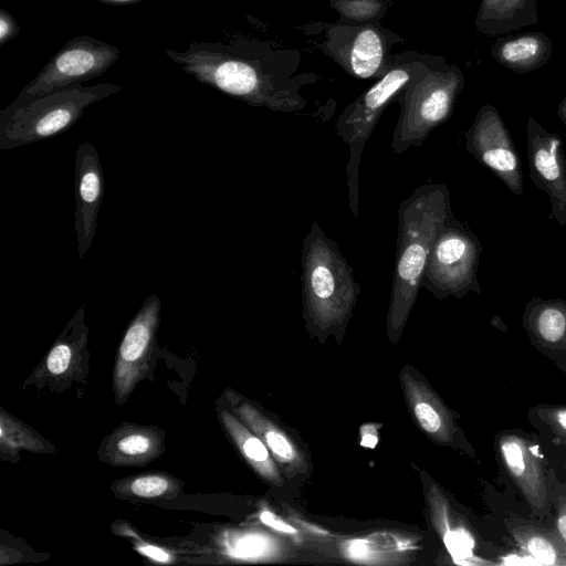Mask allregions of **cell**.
I'll return each mask as SVG.
<instances>
[{
  "instance_id": "1",
  "label": "cell",
  "mask_w": 566,
  "mask_h": 566,
  "mask_svg": "<svg viewBox=\"0 0 566 566\" xmlns=\"http://www.w3.org/2000/svg\"><path fill=\"white\" fill-rule=\"evenodd\" d=\"M166 55L201 84L251 106L294 113L305 108L303 86L318 80L298 73V50L274 49L270 43L234 38L229 41H192L186 51L166 49Z\"/></svg>"
},
{
  "instance_id": "2",
  "label": "cell",
  "mask_w": 566,
  "mask_h": 566,
  "mask_svg": "<svg viewBox=\"0 0 566 566\" xmlns=\"http://www.w3.org/2000/svg\"><path fill=\"white\" fill-rule=\"evenodd\" d=\"M453 217L450 190L444 184L416 188L398 208V235L388 327L401 331L418 293L433 243Z\"/></svg>"
},
{
  "instance_id": "3",
  "label": "cell",
  "mask_w": 566,
  "mask_h": 566,
  "mask_svg": "<svg viewBox=\"0 0 566 566\" xmlns=\"http://www.w3.org/2000/svg\"><path fill=\"white\" fill-rule=\"evenodd\" d=\"M302 302L314 329H340L353 313L360 285L337 243L314 221L302 244Z\"/></svg>"
},
{
  "instance_id": "4",
  "label": "cell",
  "mask_w": 566,
  "mask_h": 566,
  "mask_svg": "<svg viewBox=\"0 0 566 566\" xmlns=\"http://www.w3.org/2000/svg\"><path fill=\"white\" fill-rule=\"evenodd\" d=\"M439 55L409 50L394 54L392 64L386 74L367 91L345 107L335 128L338 137L348 147L346 165L348 206L355 220L358 219L359 165L364 147L387 106L419 74L432 65Z\"/></svg>"
},
{
  "instance_id": "5",
  "label": "cell",
  "mask_w": 566,
  "mask_h": 566,
  "mask_svg": "<svg viewBox=\"0 0 566 566\" xmlns=\"http://www.w3.org/2000/svg\"><path fill=\"white\" fill-rule=\"evenodd\" d=\"M122 90L102 82L75 84L42 95L14 99L0 112V150L28 146L71 128L84 111Z\"/></svg>"
},
{
  "instance_id": "6",
  "label": "cell",
  "mask_w": 566,
  "mask_h": 566,
  "mask_svg": "<svg viewBox=\"0 0 566 566\" xmlns=\"http://www.w3.org/2000/svg\"><path fill=\"white\" fill-rule=\"evenodd\" d=\"M464 74L442 56L417 75L399 94L400 115L392 134L391 148L397 155L423 144L430 133L453 114L464 87Z\"/></svg>"
},
{
  "instance_id": "7",
  "label": "cell",
  "mask_w": 566,
  "mask_h": 566,
  "mask_svg": "<svg viewBox=\"0 0 566 566\" xmlns=\"http://www.w3.org/2000/svg\"><path fill=\"white\" fill-rule=\"evenodd\" d=\"M324 27L323 39L316 48L345 73L359 80L382 77L392 64L391 49L405 42L380 21L357 22L340 17Z\"/></svg>"
},
{
  "instance_id": "8",
  "label": "cell",
  "mask_w": 566,
  "mask_h": 566,
  "mask_svg": "<svg viewBox=\"0 0 566 566\" xmlns=\"http://www.w3.org/2000/svg\"><path fill=\"white\" fill-rule=\"evenodd\" d=\"M481 252L476 235L452 217L433 243L421 287L439 300L461 298L469 292L481 294L478 280Z\"/></svg>"
},
{
  "instance_id": "9",
  "label": "cell",
  "mask_w": 566,
  "mask_h": 566,
  "mask_svg": "<svg viewBox=\"0 0 566 566\" xmlns=\"http://www.w3.org/2000/svg\"><path fill=\"white\" fill-rule=\"evenodd\" d=\"M119 59L117 46L92 35L67 41L18 94L17 99L82 84L104 74Z\"/></svg>"
},
{
  "instance_id": "10",
  "label": "cell",
  "mask_w": 566,
  "mask_h": 566,
  "mask_svg": "<svg viewBox=\"0 0 566 566\" xmlns=\"http://www.w3.org/2000/svg\"><path fill=\"white\" fill-rule=\"evenodd\" d=\"M464 137L467 150L512 193L522 196L524 180L521 159L497 109L491 104L482 105Z\"/></svg>"
},
{
  "instance_id": "11",
  "label": "cell",
  "mask_w": 566,
  "mask_h": 566,
  "mask_svg": "<svg viewBox=\"0 0 566 566\" xmlns=\"http://www.w3.org/2000/svg\"><path fill=\"white\" fill-rule=\"evenodd\" d=\"M530 177L551 201V219L566 226V158L560 136L546 130L535 118L526 123Z\"/></svg>"
},
{
  "instance_id": "12",
  "label": "cell",
  "mask_w": 566,
  "mask_h": 566,
  "mask_svg": "<svg viewBox=\"0 0 566 566\" xmlns=\"http://www.w3.org/2000/svg\"><path fill=\"white\" fill-rule=\"evenodd\" d=\"M74 172V229L78 256L82 259L92 247L104 196L103 169L97 149L91 142L77 146Z\"/></svg>"
},
{
  "instance_id": "13",
  "label": "cell",
  "mask_w": 566,
  "mask_h": 566,
  "mask_svg": "<svg viewBox=\"0 0 566 566\" xmlns=\"http://www.w3.org/2000/svg\"><path fill=\"white\" fill-rule=\"evenodd\" d=\"M501 461L536 514L544 513L549 505L541 448L518 433H503L497 439Z\"/></svg>"
},
{
  "instance_id": "14",
  "label": "cell",
  "mask_w": 566,
  "mask_h": 566,
  "mask_svg": "<svg viewBox=\"0 0 566 566\" xmlns=\"http://www.w3.org/2000/svg\"><path fill=\"white\" fill-rule=\"evenodd\" d=\"M160 316V300L149 295L126 329L119 347L117 382L126 390L129 386V370L145 356L154 339Z\"/></svg>"
},
{
  "instance_id": "15",
  "label": "cell",
  "mask_w": 566,
  "mask_h": 566,
  "mask_svg": "<svg viewBox=\"0 0 566 566\" xmlns=\"http://www.w3.org/2000/svg\"><path fill=\"white\" fill-rule=\"evenodd\" d=\"M552 52L553 43L543 32L499 36L491 46V56L516 74L542 67Z\"/></svg>"
},
{
  "instance_id": "16",
  "label": "cell",
  "mask_w": 566,
  "mask_h": 566,
  "mask_svg": "<svg viewBox=\"0 0 566 566\" xmlns=\"http://www.w3.org/2000/svg\"><path fill=\"white\" fill-rule=\"evenodd\" d=\"M523 325L539 346L566 350V301L532 297L524 310Z\"/></svg>"
},
{
  "instance_id": "17",
  "label": "cell",
  "mask_w": 566,
  "mask_h": 566,
  "mask_svg": "<svg viewBox=\"0 0 566 566\" xmlns=\"http://www.w3.org/2000/svg\"><path fill=\"white\" fill-rule=\"evenodd\" d=\"M538 0H481L475 29L486 36L503 35L538 21Z\"/></svg>"
},
{
  "instance_id": "18",
  "label": "cell",
  "mask_w": 566,
  "mask_h": 566,
  "mask_svg": "<svg viewBox=\"0 0 566 566\" xmlns=\"http://www.w3.org/2000/svg\"><path fill=\"white\" fill-rule=\"evenodd\" d=\"M511 534L516 544L538 562L566 564V545L556 533L530 524H514Z\"/></svg>"
},
{
  "instance_id": "19",
  "label": "cell",
  "mask_w": 566,
  "mask_h": 566,
  "mask_svg": "<svg viewBox=\"0 0 566 566\" xmlns=\"http://www.w3.org/2000/svg\"><path fill=\"white\" fill-rule=\"evenodd\" d=\"M329 7L339 17L357 22L381 21L388 9L386 0H329Z\"/></svg>"
},
{
  "instance_id": "20",
  "label": "cell",
  "mask_w": 566,
  "mask_h": 566,
  "mask_svg": "<svg viewBox=\"0 0 566 566\" xmlns=\"http://www.w3.org/2000/svg\"><path fill=\"white\" fill-rule=\"evenodd\" d=\"M444 544L457 560L469 559L473 555L475 542L464 527L448 528L444 533Z\"/></svg>"
},
{
  "instance_id": "21",
  "label": "cell",
  "mask_w": 566,
  "mask_h": 566,
  "mask_svg": "<svg viewBox=\"0 0 566 566\" xmlns=\"http://www.w3.org/2000/svg\"><path fill=\"white\" fill-rule=\"evenodd\" d=\"M224 421L231 429L233 436H235L238 442H240L242 451L250 460L254 462H265L268 460L269 453L261 440L253 436H248L230 417H224Z\"/></svg>"
},
{
  "instance_id": "22",
  "label": "cell",
  "mask_w": 566,
  "mask_h": 566,
  "mask_svg": "<svg viewBox=\"0 0 566 566\" xmlns=\"http://www.w3.org/2000/svg\"><path fill=\"white\" fill-rule=\"evenodd\" d=\"M538 417L549 427L557 442L566 447V405H542Z\"/></svg>"
},
{
  "instance_id": "23",
  "label": "cell",
  "mask_w": 566,
  "mask_h": 566,
  "mask_svg": "<svg viewBox=\"0 0 566 566\" xmlns=\"http://www.w3.org/2000/svg\"><path fill=\"white\" fill-rule=\"evenodd\" d=\"M168 488V481L158 475L142 476L134 480L130 484V491L140 497H155L163 495Z\"/></svg>"
},
{
  "instance_id": "24",
  "label": "cell",
  "mask_w": 566,
  "mask_h": 566,
  "mask_svg": "<svg viewBox=\"0 0 566 566\" xmlns=\"http://www.w3.org/2000/svg\"><path fill=\"white\" fill-rule=\"evenodd\" d=\"M416 417L421 427L429 433H438L446 429L443 417L428 402H418L415 407Z\"/></svg>"
},
{
  "instance_id": "25",
  "label": "cell",
  "mask_w": 566,
  "mask_h": 566,
  "mask_svg": "<svg viewBox=\"0 0 566 566\" xmlns=\"http://www.w3.org/2000/svg\"><path fill=\"white\" fill-rule=\"evenodd\" d=\"M71 358V347L66 343H60L51 349L46 366L52 374L59 375L67 369Z\"/></svg>"
},
{
  "instance_id": "26",
  "label": "cell",
  "mask_w": 566,
  "mask_h": 566,
  "mask_svg": "<svg viewBox=\"0 0 566 566\" xmlns=\"http://www.w3.org/2000/svg\"><path fill=\"white\" fill-rule=\"evenodd\" d=\"M151 441L144 434H129L118 442V450L128 455H139L149 451Z\"/></svg>"
},
{
  "instance_id": "27",
  "label": "cell",
  "mask_w": 566,
  "mask_h": 566,
  "mask_svg": "<svg viewBox=\"0 0 566 566\" xmlns=\"http://www.w3.org/2000/svg\"><path fill=\"white\" fill-rule=\"evenodd\" d=\"M19 32L20 27L13 15L4 9H0V48L17 38Z\"/></svg>"
},
{
  "instance_id": "28",
  "label": "cell",
  "mask_w": 566,
  "mask_h": 566,
  "mask_svg": "<svg viewBox=\"0 0 566 566\" xmlns=\"http://www.w3.org/2000/svg\"><path fill=\"white\" fill-rule=\"evenodd\" d=\"M265 549L262 537L250 536L241 539L235 547V555L240 557L259 556Z\"/></svg>"
},
{
  "instance_id": "29",
  "label": "cell",
  "mask_w": 566,
  "mask_h": 566,
  "mask_svg": "<svg viewBox=\"0 0 566 566\" xmlns=\"http://www.w3.org/2000/svg\"><path fill=\"white\" fill-rule=\"evenodd\" d=\"M266 442L271 450L283 459H292L293 450L289 441L279 432L268 431L265 434Z\"/></svg>"
},
{
  "instance_id": "30",
  "label": "cell",
  "mask_w": 566,
  "mask_h": 566,
  "mask_svg": "<svg viewBox=\"0 0 566 566\" xmlns=\"http://www.w3.org/2000/svg\"><path fill=\"white\" fill-rule=\"evenodd\" d=\"M556 534L566 545V496L559 495L556 514Z\"/></svg>"
},
{
  "instance_id": "31",
  "label": "cell",
  "mask_w": 566,
  "mask_h": 566,
  "mask_svg": "<svg viewBox=\"0 0 566 566\" xmlns=\"http://www.w3.org/2000/svg\"><path fill=\"white\" fill-rule=\"evenodd\" d=\"M260 518L265 525H268L276 531H280L283 533H289V534L295 533V530L291 525L286 524L284 521H282L279 516H276L272 512H263L261 514Z\"/></svg>"
},
{
  "instance_id": "32",
  "label": "cell",
  "mask_w": 566,
  "mask_h": 566,
  "mask_svg": "<svg viewBox=\"0 0 566 566\" xmlns=\"http://www.w3.org/2000/svg\"><path fill=\"white\" fill-rule=\"evenodd\" d=\"M138 551L145 556L160 563H167L170 559V556L165 551L157 546L144 545L138 547Z\"/></svg>"
},
{
  "instance_id": "33",
  "label": "cell",
  "mask_w": 566,
  "mask_h": 566,
  "mask_svg": "<svg viewBox=\"0 0 566 566\" xmlns=\"http://www.w3.org/2000/svg\"><path fill=\"white\" fill-rule=\"evenodd\" d=\"M104 4L109 6H130L142 2L143 0H96Z\"/></svg>"
},
{
  "instance_id": "34",
  "label": "cell",
  "mask_w": 566,
  "mask_h": 566,
  "mask_svg": "<svg viewBox=\"0 0 566 566\" xmlns=\"http://www.w3.org/2000/svg\"><path fill=\"white\" fill-rule=\"evenodd\" d=\"M557 115L559 119L563 122L564 126L566 127V95L557 106Z\"/></svg>"
},
{
  "instance_id": "35",
  "label": "cell",
  "mask_w": 566,
  "mask_h": 566,
  "mask_svg": "<svg viewBox=\"0 0 566 566\" xmlns=\"http://www.w3.org/2000/svg\"><path fill=\"white\" fill-rule=\"evenodd\" d=\"M492 325L499 327L502 331H506V326L504 325L503 321L500 318L499 315L493 316L491 321Z\"/></svg>"
},
{
  "instance_id": "36",
  "label": "cell",
  "mask_w": 566,
  "mask_h": 566,
  "mask_svg": "<svg viewBox=\"0 0 566 566\" xmlns=\"http://www.w3.org/2000/svg\"><path fill=\"white\" fill-rule=\"evenodd\" d=\"M377 439L376 438H370L369 436L368 437H364L363 439V444L367 446V447H374L375 443H376Z\"/></svg>"
}]
</instances>
